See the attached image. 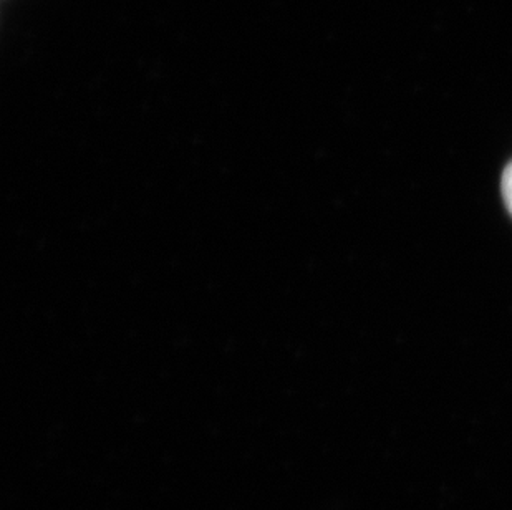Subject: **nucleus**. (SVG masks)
<instances>
[{
    "mask_svg": "<svg viewBox=\"0 0 512 510\" xmlns=\"http://www.w3.org/2000/svg\"><path fill=\"white\" fill-rule=\"evenodd\" d=\"M503 196L504 203L508 206L509 212L512 214V163L508 168L504 169L503 174Z\"/></svg>",
    "mask_w": 512,
    "mask_h": 510,
    "instance_id": "obj_1",
    "label": "nucleus"
}]
</instances>
